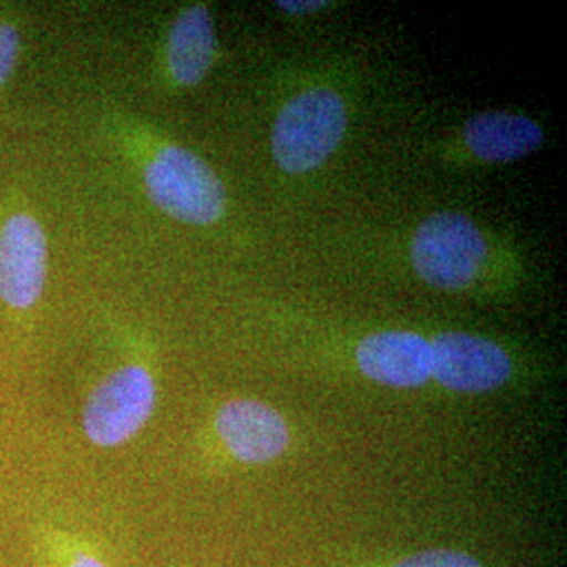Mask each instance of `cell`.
I'll return each instance as SVG.
<instances>
[{
	"instance_id": "6da1fadb",
	"label": "cell",
	"mask_w": 567,
	"mask_h": 567,
	"mask_svg": "<svg viewBox=\"0 0 567 567\" xmlns=\"http://www.w3.org/2000/svg\"><path fill=\"white\" fill-rule=\"evenodd\" d=\"M347 131L343 97L316 86L284 103L271 131L274 161L288 175H305L337 152Z\"/></svg>"
},
{
	"instance_id": "7a4b0ae2",
	"label": "cell",
	"mask_w": 567,
	"mask_h": 567,
	"mask_svg": "<svg viewBox=\"0 0 567 567\" xmlns=\"http://www.w3.org/2000/svg\"><path fill=\"white\" fill-rule=\"evenodd\" d=\"M143 182L150 200L182 224L208 227L224 217V182L200 156L185 147H163L145 166Z\"/></svg>"
},
{
	"instance_id": "3957f363",
	"label": "cell",
	"mask_w": 567,
	"mask_h": 567,
	"mask_svg": "<svg viewBox=\"0 0 567 567\" xmlns=\"http://www.w3.org/2000/svg\"><path fill=\"white\" fill-rule=\"evenodd\" d=\"M480 227L463 213L442 210L426 217L412 238V265L423 282L442 290H463L486 261Z\"/></svg>"
},
{
	"instance_id": "277c9868",
	"label": "cell",
	"mask_w": 567,
	"mask_h": 567,
	"mask_svg": "<svg viewBox=\"0 0 567 567\" xmlns=\"http://www.w3.org/2000/svg\"><path fill=\"white\" fill-rule=\"evenodd\" d=\"M156 408V381L147 368L126 364L91 391L82 410V429L91 444L116 447L133 440Z\"/></svg>"
},
{
	"instance_id": "5b68a950",
	"label": "cell",
	"mask_w": 567,
	"mask_h": 567,
	"mask_svg": "<svg viewBox=\"0 0 567 567\" xmlns=\"http://www.w3.org/2000/svg\"><path fill=\"white\" fill-rule=\"evenodd\" d=\"M431 377L463 393H484L505 385L513 364L507 351L484 337L444 332L431 341Z\"/></svg>"
},
{
	"instance_id": "8992f818",
	"label": "cell",
	"mask_w": 567,
	"mask_h": 567,
	"mask_svg": "<svg viewBox=\"0 0 567 567\" xmlns=\"http://www.w3.org/2000/svg\"><path fill=\"white\" fill-rule=\"evenodd\" d=\"M49 269V244L41 224L13 215L0 229V299L16 309L39 303Z\"/></svg>"
},
{
	"instance_id": "52a82bcc",
	"label": "cell",
	"mask_w": 567,
	"mask_h": 567,
	"mask_svg": "<svg viewBox=\"0 0 567 567\" xmlns=\"http://www.w3.org/2000/svg\"><path fill=\"white\" fill-rule=\"evenodd\" d=\"M217 433L227 450L250 465H264L282 454L290 433L282 414L257 400H231L217 412Z\"/></svg>"
},
{
	"instance_id": "ba28073f",
	"label": "cell",
	"mask_w": 567,
	"mask_h": 567,
	"mask_svg": "<svg viewBox=\"0 0 567 567\" xmlns=\"http://www.w3.org/2000/svg\"><path fill=\"white\" fill-rule=\"evenodd\" d=\"M360 370L386 386L425 385L431 379V344L410 330H385L365 337L355 349Z\"/></svg>"
},
{
	"instance_id": "9c48e42d",
	"label": "cell",
	"mask_w": 567,
	"mask_h": 567,
	"mask_svg": "<svg viewBox=\"0 0 567 567\" xmlns=\"http://www.w3.org/2000/svg\"><path fill=\"white\" fill-rule=\"evenodd\" d=\"M466 147L484 163H517L545 143L543 126L522 114L482 112L465 122Z\"/></svg>"
},
{
	"instance_id": "30bf717a",
	"label": "cell",
	"mask_w": 567,
	"mask_h": 567,
	"mask_svg": "<svg viewBox=\"0 0 567 567\" xmlns=\"http://www.w3.org/2000/svg\"><path fill=\"white\" fill-rule=\"evenodd\" d=\"M217 51L215 25L210 11L204 4L185 9L175 20L168 44L166 60L173 81L182 86H196L208 74Z\"/></svg>"
},
{
	"instance_id": "8fae6325",
	"label": "cell",
	"mask_w": 567,
	"mask_h": 567,
	"mask_svg": "<svg viewBox=\"0 0 567 567\" xmlns=\"http://www.w3.org/2000/svg\"><path fill=\"white\" fill-rule=\"evenodd\" d=\"M34 550L42 567H107L102 557L72 529L41 519L32 529Z\"/></svg>"
},
{
	"instance_id": "7c38bea8",
	"label": "cell",
	"mask_w": 567,
	"mask_h": 567,
	"mask_svg": "<svg viewBox=\"0 0 567 567\" xmlns=\"http://www.w3.org/2000/svg\"><path fill=\"white\" fill-rule=\"evenodd\" d=\"M393 567H482L480 561L458 550H426L408 557Z\"/></svg>"
},
{
	"instance_id": "4fadbf2b",
	"label": "cell",
	"mask_w": 567,
	"mask_h": 567,
	"mask_svg": "<svg viewBox=\"0 0 567 567\" xmlns=\"http://www.w3.org/2000/svg\"><path fill=\"white\" fill-rule=\"evenodd\" d=\"M20 58V32L11 23H0V86L13 76Z\"/></svg>"
},
{
	"instance_id": "5bb4252c",
	"label": "cell",
	"mask_w": 567,
	"mask_h": 567,
	"mask_svg": "<svg viewBox=\"0 0 567 567\" xmlns=\"http://www.w3.org/2000/svg\"><path fill=\"white\" fill-rule=\"evenodd\" d=\"M276 7L290 16H307V13L324 11L328 2L326 0H280L276 2Z\"/></svg>"
}]
</instances>
